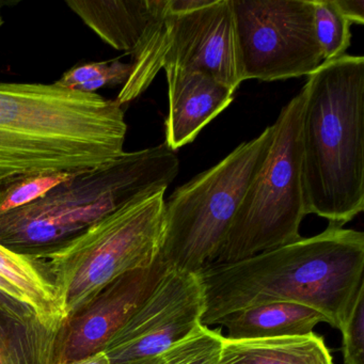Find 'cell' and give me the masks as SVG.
I'll list each match as a JSON object with an SVG mask.
<instances>
[{
  "mask_svg": "<svg viewBox=\"0 0 364 364\" xmlns=\"http://www.w3.org/2000/svg\"><path fill=\"white\" fill-rule=\"evenodd\" d=\"M344 364H364V287L341 328Z\"/></svg>",
  "mask_w": 364,
  "mask_h": 364,
  "instance_id": "cell-21",
  "label": "cell"
},
{
  "mask_svg": "<svg viewBox=\"0 0 364 364\" xmlns=\"http://www.w3.org/2000/svg\"><path fill=\"white\" fill-rule=\"evenodd\" d=\"M161 0H70L68 7L114 50L131 54L156 14Z\"/></svg>",
  "mask_w": 364,
  "mask_h": 364,
  "instance_id": "cell-13",
  "label": "cell"
},
{
  "mask_svg": "<svg viewBox=\"0 0 364 364\" xmlns=\"http://www.w3.org/2000/svg\"><path fill=\"white\" fill-rule=\"evenodd\" d=\"M165 72L169 110L164 144L176 152L193 141L202 129L232 103L235 91L203 72L182 69Z\"/></svg>",
  "mask_w": 364,
  "mask_h": 364,
  "instance_id": "cell-12",
  "label": "cell"
},
{
  "mask_svg": "<svg viewBox=\"0 0 364 364\" xmlns=\"http://www.w3.org/2000/svg\"><path fill=\"white\" fill-rule=\"evenodd\" d=\"M127 133L116 100L55 82H0V183L107 165L124 154Z\"/></svg>",
  "mask_w": 364,
  "mask_h": 364,
  "instance_id": "cell-2",
  "label": "cell"
},
{
  "mask_svg": "<svg viewBox=\"0 0 364 364\" xmlns=\"http://www.w3.org/2000/svg\"><path fill=\"white\" fill-rule=\"evenodd\" d=\"M205 301L199 274L167 269L104 353L110 364H132L169 350L203 325Z\"/></svg>",
  "mask_w": 364,
  "mask_h": 364,
  "instance_id": "cell-10",
  "label": "cell"
},
{
  "mask_svg": "<svg viewBox=\"0 0 364 364\" xmlns=\"http://www.w3.org/2000/svg\"><path fill=\"white\" fill-rule=\"evenodd\" d=\"M0 289L5 291V293H7L8 295L12 296V297L16 298V299L21 300V301H24L26 302V304H28L24 294H23L22 291H18V289H16L14 285L8 283L7 281H6L5 279L1 278V277H0Z\"/></svg>",
  "mask_w": 364,
  "mask_h": 364,
  "instance_id": "cell-27",
  "label": "cell"
},
{
  "mask_svg": "<svg viewBox=\"0 0 364 364\" xmlns=\"http://www.w3.org/2000/svg\"><path fill=\"white\" fill-rule=\"evenodd\" d=\"M60 326L44 323L38 315L21 318L0 309V364H56Z\"/></svg>",
  "mask_w": 364,
  "mask_h": 364,
  "instance_id": "cell-16",
  "label": "cell"
},
{
  "mask_svg": "<svg viewBox=\"0 0 364 364\" xmlns=\"http://www.w3.org/2000/svg\"><path fill=\"white\" fill-rule=\"evenodd\" d=\"M56 364H110L107 355L104 351L82 358V359L73 360V361L63 362Z\"/></svg>",
  "mask_w": 364,
  "mask_h": 364,
  "instance_id": "cell-26",
  "label": "cell"
},
{
  "mask_svg": "<svg viewBox=\"0 0 364 364\" xmlns=\"http://www.w3.org/2000/svg\"><path fill=\"white\" fill-rule=\"evenodd\" d=\"M317 42L323 61L344 56L350 46L351 23L336 8L334 0H312Z\"/></svg>",
  "mask_w": 364,
  "mask_h": 364,
  "instance_id": "cell-19",
  "label": "cell"
},
{
  "mask_svg": "<svg viewBox=\"0 0 364 364\" xmlns=\"http://www.w3.org/2000/svg\"><path fill=\"white\" fill-rule=\"evenodd\" d=\"M180 161L166 144L125 152L112 163L74 174L29 205L0 216V244L35 255L60 246L152 189H167Z\"/></svg>",
  "mask_w": 364,
  "mask_h": 364,
  "instance_id": "cell-4",
  "label": "cell"
},
{
  "mask_svg": "<svg viewBox=\"0 0 364 364\" xmlns=\"http://www.w3.org/2000/svg\"><path fill=\"white\" fill-rule=\"evenodd\" d=\"M364 234L330 225L312 237L199 272L202 325L270 302H293L321 312L340 330L364 287Z\"/></svg>",
  "mask_w": 364,
  "mask_h": 364,
  "instance_id": "cell-1",
  "label": "cell"
},
{
  "mask_svg": "<svg viewBox=\"0 0 364 364\" xmlns=\"http://www.w3.org/2000/svg\"><path fill=\"white\" fill-rule=\"evenodd\" d=\"M132 56V72L116 101L139 97L161 70L203 72L236 91L244 82L232 0H213L188 14H170L167 0L144 31Z\"/></svg>",
  "mask_w": 364,
  "mask_h": 364,
  "instance_id": "cell-8",
  "label": "cell"
},
{
  "mask_svg": "<svg viewBox=\"0 0 364 364\" xmlns=\"http://www.w3.org/2000/svg\"><path fill=\"white\" fill-rule=\"evenodd\" d=\"M3 24H4L3 16H1V12H0V27L3 26Z\"/></svg>",
  "mask_w": 364,
  "mask_h": 364,
  "instance_id": "cell-28",
  "label": "cell"
},
{
  "mask_svg": "<svg viewBox=\"0 0 364 364\" xmlns=\"http://www.w3.org/2000/svg\"><path fill=\"white\" fill-rule=\"evenodd\" d=\"M131 72V63H122L119 58L82 63L65 72L55 84L72 90L97 93L99 89L104 87L124 85Z\"/></svg>",
  "mask_w": 364,
  "mask_h": 364,
  "instance_id": "cell-20",
  "label": "cell"
},
{
  "mask_svg": "<svg viewBox=\"0 0 364 364\" xmlns=\"http://www.w3.org/2000/svg\"><path fill=\"white\" fill-rule=\"evenodd\" d=\"M0 309H3L16 316L21 317V318H31L37 315V313L28 304L8 295L1 289H0Z\"/></svg>",
  "mask_w": 364,
  "mask_h": 364,
  "instance_id": "cell-23",
  "label": "cell"
},
{
  "mask_svg": "<svg viewBox=\"0 0 364 364\" xmlns=\"http://www.w3.org/2000/svg\"><path fill=\"white\" fill-rule=\"evenodd\" d=\"M327 318L315 309L293 302H270L250 306L221 318L230 340L280 338L312 333Z\"/></svg>",
  "mask_w": 364,
  "mask_h": 364,
  "instance_id": "cell-14",
  "label": "cell"
},
{
  "mask_svg": "<svg viewBox=\"0 0 364 364\" xmlns=\"http://www.w3.org/2000/svg\"><path fill=\"white\" fill-rule=\"evenodd\" d=\"M0 277L24 294L29 306L44 323H63L65 315L54 287L28 255L14 252L0 244Z\"/></svg>",
  "mask_w": 364,
  "mask_h": 364,
  "instance_id": "cell-17",
  "label": "cell"
},
{
  "mask_svg": "<svg viewBox=\"0 0 364 364\" xmlns=\"http://www.w3.org/2000/svg\"><path fill=\"white\" fill-rule=\"evenodd\" d=\"M74 174L76 173L41 172L16 176L0 183V216L38 201Z\"/></svg>",
  "mask_w": 364,
  "mask_h": 364,
  "instance_id": "cell-18",
  "label": "cell"
},
{
  "mask_svg": "<svg viewBox=\"0 0 364 364\" xmlns=\"http://www.w3.org/2000/svg\"><path fill=\"white\" fill-rule=\"evenodd\" d=\"M218 364H333L318 334L230 340L223 336Z\"/></svg>",
  "mask_w": 364,
  "mask_h": 364,
  "instance_id": "cell-15",
  "label": "cell"
},
{
  "mask_svg": "<svg viewBox=\"0 0 364 364\" xmlns=\"http://www.w3.org/2000/svg\"><path fill=\"white\" fill-rule=\"evenodd\" d=\"M244 80L309 76L323 63L312 0H232Z\"/></svg>",
  "mask_w": 364,
  "mask_h": 364,
  "instance_id": "cell-9",
  "label": "cell"
},
{
  "mask_svg": "<svg viewBox=\"0 0 364 364\" xmlns=\"http://www.w3.org/2000/svg\"><path fill=\"white\" fill-rule=\"evenodd\" d=\"M334 4L351 24H364V0H334Z\"/></svg>",
  "mask_w": 364,
  "mask_h": 364,
  "instance_id": "cell-24",
  "label": "cell"
},
{
  "mask_svg": "<svg viewBox=\"0 0 364 364\" xmlns=\"http://www.w3.org/2000/svg\"><path fill=\"white\" fill-rule=\"evenodd\" d=\"M306 214L343 228L364 210V58L323 61L302 88Z\"/></svg>",
  "mask_w": 364,
  "mask_h": 364,
  "instance_id": "cell-3",
  "label": "cell"
},
{
  "mask_svg": "<svg viewBox=\"0 0 364 364\" xmlns=\"http://www.w3.org/2000/svg\"><path fill=\"white\" fill-rule=\"evenodd\" d=\"M300 90L281 110L267 156L247 189L213 264L248 259L300 240L306 216L301 182Z\"/></svg>",
  "mask_w": 364,
  "mask_h": 364,
  "instance_id": "cell-7",
  "label": "cell"
},
{
  "mask_svg": "<svg viewBox=\"0 0 364 364\" xmlns=\"http://www.w3.org/2000/svg\"><path fill=\"white\" fill-rule=\"evenodd\" d=\"M223 338H221L219 342L215 343L214 345L208 347L205 350L200 353L199 355L191 358L188 361L185 362L184 364H218L219 353H220Z\"/></svg>",
  "mask_w": 364,
  "mask_h": 364,
  "instance_id": "cell-25",
  "label": "cell"
},
{
  "mask_svg": "<svg viewBox=\"0 0 364 364\" xmlns=\"http://www.w3.org/2000/svg\"><path fill=\"white\" fill-rule=\"evenodd\" d=\"M272 135L270 125L170 196L159 255L167 269L199 274L212 263L267 156Z\"/></svg>",
  "mask_w": 364,
  "mask_h": 364,
  "instance_id": "cell-6",
  "label": "cell"
},
{
  "mask_svg": "<svg viewBox=\"0 0 364 364\" xmlns=\"http://www.w3.org/2000/svg\"><path fill=\"white\" fill-rule=\"evenodd\" d=\"M165 191H146L60 246L28 255L54 287L65 319L119 277L156 262L165 228Z\"/></svg>",
  "mask_w": 364,
  "mask_h": 364,
  "instance_id": "cell-5",
  "label": "cell"
},
{
  "mask_svg": "<svg viewBox=\"0 0 364 364\" xmlns=\"http://www.w3.org/2000/svg\"><path fill=\"white\" fill-rule=\"evenodd\" d=\"M165 270L166 266L157 259L146 269L123 274L65 319L57 338L56 363L105 350L114 334L150 295Z\"/></svg>",
  "mask_w": 364,
  "mask_h": 364,
  "instance_id": "cell-11",
  "label": "cell"
},
{
  "mask_svg": "<svg viewBox=\"0 0 364 364\" xmlns=\"http://www.w3.org/2000/svg\"><path fill=\"white\" fill-rule=\"evenodd\" d=\"M223 336L220 330H212L203 326L197 333L172 347L169 350L132 364H184L215 343L219 342Z\"/></svg>",
  "mask_w": 364,
  "mask_h": 364,
  "instance_id": "cell-22",
  "label": "cell"
}]
</instances>
